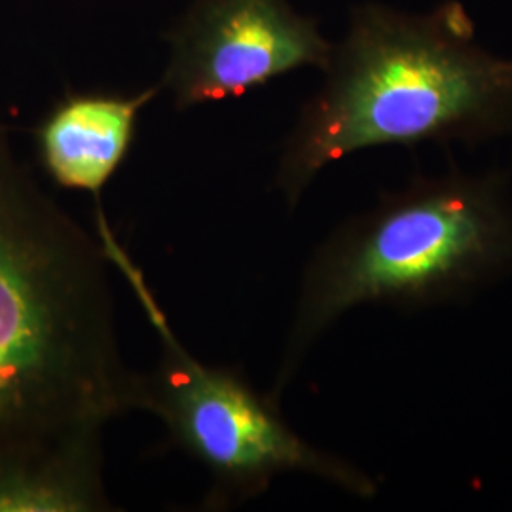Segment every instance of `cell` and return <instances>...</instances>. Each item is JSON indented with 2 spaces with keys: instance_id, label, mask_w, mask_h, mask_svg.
Here are the masks:
<instances>
[{
  "instance_id": "8",
  "label": "cell",
  "mask_w": 512,
  "mask_h": 512,
  "mask_svg": "<svg viewBox=\"0 0 512 512\" xmlns=\"http://www.w3.org/2000/svg\"><path fill=\"white\" fill-rule=\"evenodd\" d=\"M2 131H8V126H6V124L0 120V133H2Z\"/></svg>"
},
{
  "instance_id": "5",
  "label": "cell",
  "mask_w": 512,
  "mask_h": 512,
  "mask_svg": "<svg viewBox=\"0 0 512 512\" xmlns=\"http://www.w3.org/2000/svg\"><path fill=\"white\" fill-rule=\"evenodd\" d=\"M165 40L160 82L177 109L224 101L302 67L327 69L334 44L289 0H196Z\"/></svg>"
},
{
  "instance_id": "7",
  "label": "cell",
  "mask_w": 512,
  "mask_h": 512,
  "mask_svg": "<svg viewBox=\"0 0 512 512\" xmlns=\"http://www.w3.org/2000/svg\"><path fill=\"white\" fill-rule=\"evenodd\" d=\"M103 511V442L0 454V512Z\"/></svg>"
},
{
  "instance_id": "3",
  "label": "cell",
  "mask_w": 512,
  "mask_h": 512,
  "mask_svg": "<svg viewBox=\"0 0 512 512\" xmlns=\"http://www.w3.org/2000/svg\"><path fill=\"white\" fill-rule=\"evenodd\" d=\"M512 275V194L503 171L416 177L344 220L302 274L272 397L346 313L366 304L425 310Z\"/></svg>"
},
{
  "instance_id": "4",
  "label": "cell",
  "mask_w": 512,
  "mask_h": 512,
  "mask_svg": "<svg viewBox=\"0 0 512 512\" xmlns=\"http://www.w3.org/2000/svg\"><path fill=\"white\" fill-rule=\"evenodd\" d=\"M95 203L97 238L110 266L128 281L162 346L156 368L141 374L137 410L162 421L173 444L207 471V503L220 509L253 499L277 476L293 473L319 478L355 497H374V478L302 439L272 395L258 393L236 368L207 365L184 348L143 270L114 234L101 202Z\"/></svg>"
},
{
  "instance_id": "1",
  "label": "cell",
  "mask_w": 512,
  "mask_h": 512,
  "mask_svg": "<svg viewBox=\"0 0 512 512\" xmlns=\"http://www.w3.org/2000/svg\"><path fill=\"white\" fill-rule=\"evenodd\" d=\"M110 260L38 186L0 133V454L103 442L137 410Z\"/></svg>"
},
{
  "instance_id": "6",
  "label": "cell",
  "mask_w": 512,
  "mask_h": 512,
  "mask_svg": "<svg viewBox=\"0 0 512 512\" xmlns=\"http://www.w3.org/2000/svg\"><path fill=\"white\" fill-rule=\"evenodd\" d=\"M162 92L65 93L35 129L38 162L57 186L101 194L128 158L139 114Z\"/></svg>"
},
{
  "instance_id": "2",
  "label": "cell",
  "mask_w": 512,
  "mask_h": 512,
  "mask_svg": "<svg viewBox=\"0 0 512 512\" xmlns=\"http://www.w3.org/2000/svg\"><path fill=\"white\" fill-rule=\"evenodd\" d=\"M325 82L300 110L275 173L296 207L317 175L353 152L512 135V59L486 52L459 0L427 14L353 8Z\"/></svg>"
}]
</instances>
